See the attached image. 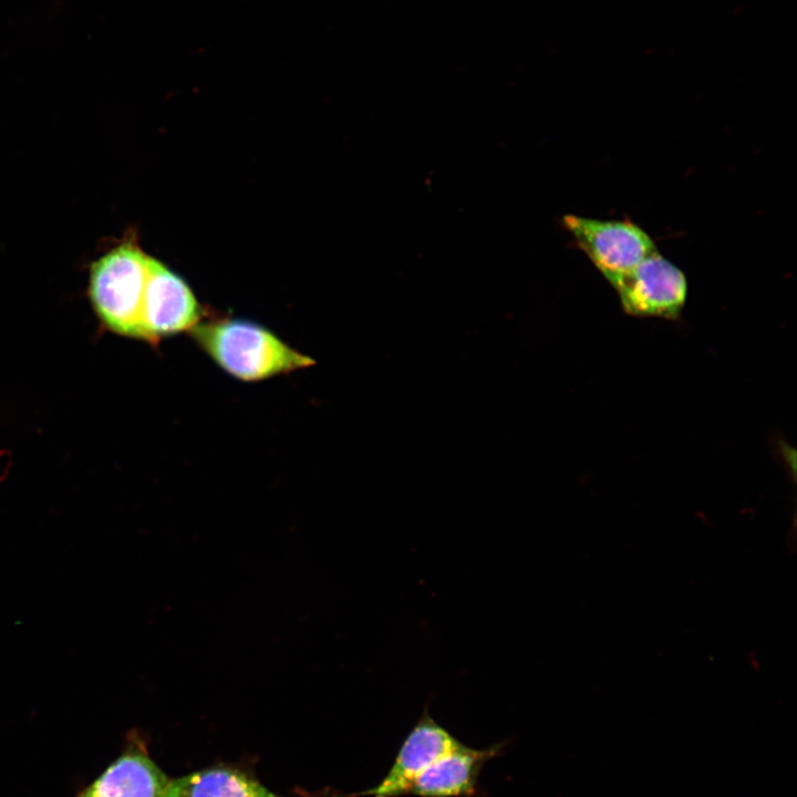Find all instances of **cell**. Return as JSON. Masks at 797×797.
<instances>
[{
  "instance_id": "6",
  "label": "cell",
  "mask_w": 797,
  "mask_h": 797,
  "mask_svg": "<svg viewBox=\"0 0 797 797\" xmlns=\"http://www.w3.org/2000/svg\"><path fill=\"white\" fill-rule=\"evenodd\" d=\"M199 318V307L189 287L151 257L142 307V340L156 342L163 337L190 331Z\"/></svg>"
},
{
  "instance_id": "7",
  "label": "cell",
  "mask_w": 797,
  "mask_h": 797,
  "mask_svg": "<svg viewBox=\"0 0 797 797\" xmlns=\"http://www.w3.org/2000/svg\"><path fill=\"white\" fill-rule=\"evenodd\" d=\"M462 744L429 714L427 705L404 738L384 778L373 788L360 793L371 797H402L415 779L435 760Z\"/></svg>"
},
{
  "instance_id": "5",
  "label": "cell",
  "mask_w": 797,
  "mask_h": 797,
  "mask_svg": "<svg viewBox=\"0 0 797 797\" xmlns=\"http://www.w3.org/2000/svg\"><path fill=\"white\" fill-rule=\"evenodd\" d=\"M169 779L152 758L143 733L132 728L118 756L75 797H165Z\"/></svg>"
},
{
  "instance_id": "1",
  "label": "cell",
  "mask_w": 797,
  "mask_h": 797,
  "mask_svg": "<svg viewBox=\"0 0 797 797\" xmlns=\"http://www.w3.org/2000/svg\"><path fill=\"white\" fill-rule=\"evenodd\" d=\"M190 333L220 368L242 381H260L313 363L269 330L248 321L197 323Z\"/></svg>"
},
{
  "instance_id": "9",
  "label": "cell",
  "mask_w": 797,
  "mask_h": 797,
  "mask_svg": "<svg viewBox=\"0 0 797 797\" xmlns=\"http://www.w3.org/2000/svg\"><path fill=\"white\" fill-rule=\"evenodd\" d=\"M165 797H294L279 795L246 767L217 763L170 778ZM313 797H343L337 794Z\"/></svg>"
},
{
  "instance_id": "4",
  "label": "cell",
  "mask_w": 797,
  "mask_h": 797,
  "mask_svg": "<svg viewBox=\"0 0 797 797\" xmlns=\"http://www.w3.org/2000/svg\"><path fill=\"white\" fill-rule=\"evenodd\" d=\"M609 283L622 309L635 317L675 319L687 297L685 275L659 251Z\"/></svg>"
},
{
  "instance_id": "2",
  "label": "cell",
  "mask_w": 797,
  "mask_h": 797,
  "mask_svg": "<svg viewBox=\"0 0 797 797\" xmlns=\"http://www.w3.org/2000/svg\"><path fill=\"white\" fill-rule=\"evenodd\" d=\"M151 257L132 241L95 260L89 297L103 325L122 337L142 340V307Z\"/></svg>"
},
{
  "instance_id": "8",
  "label": "cell",
  "mask_w": 797,
  "mask_h": 797,
  "mask_svg": "<svg viewBox=\"0 0 797 797\" xmlns=\"http://www.w3.org/2000/svg\"><path fill=\"white\" fill-rule=\"evenodd\" d=\"M504 746V743H498L486 748H472L462 743L424 770L413 783L408 795L475 797L484 766L498 756Z\"/></svg>"
},
{
  "instance_id": "3",
  "label": "cell",
  "mask_w": 797,
  "mask_h": 797,
  "mask_svg": "<svg viewBox=\"0 0 797 797\" xmlns=\"http://www.w3.org/2000/svg\"><path fill=\"white\" fill-rule=\"evenodd\" d=\"M562 225L608 282L658 251L653 239L629 220L566 215Z\"/></svg>"
}]
</instances>
